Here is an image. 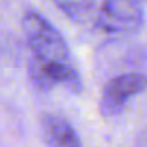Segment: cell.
<instances>
[{
	"mask_svg": "<svg viewBox=\"0 0 147 147\" xmlns=\"http://www.w3.org/2000/svg\"><path fill=\"white\" fill-rule=\"evenodd\" d=\"M22 27L27 41L36 57L48 62L68 63L70 51L67 43L45 18L36 13H26L22 19Z\"/></svg>",
	"mask_w": 147,
	"mask_h": 147,
	"instance_id": "cell-1",
	"label": "cell"
},
{
	"mask_svg": "<svg viewBox=\"0 0 147 147\" xmlns=\"http://www.w3.org/2000/svg\"><path fill=\"white\" fill-rule=\"evenodd\" d=\"M98 24L111 32H134L142 26V10L136 0H106Z\"/></svg>",
	"mask_w": 147,
	"mask_h": 147,
	"instance_id": "cell-2",
	"label": "cell"
},
{
	"mask_svg": "<svg viewBox=\"0 0 147 147\" xmlns=\"http://www.w3.org/2000/svg\"><path fill=\"white\" fill-rule=\"evenodd\" d=\"M29 74L33 84L41 90H49L55 84H65L71 90L81 89L79 74L70 63L48 62L33 55L29 63Z\"/></svg>",
	"mask_w": 147,
	"mask_h": 147,
	"instance_id": "cell-3",
	"label": "cell"
},
{
	"mask_svg": "<svg viewBox=\"0 0 147 147\" xmlns=\"http://www.w3.org/2000/svg\"><path fill=\"white\" fill-rule=\"evenodd\" d=\"M147 86V79L142 74L130 73L122 74L119 78H114L109 81L105 87L101 98V111L105 115L117 114L128 98L139 93L144 87Z\"/></svg>",
	"mask_w": 147,
	"mask_h": 147,
	"instance_id": "cell-4",
	"label": "cell"
},
{
	"mask_svg": "<svg viewBox=\"0 0 147 147\" xmlns=\"http://www.w3.org/2000/svg\"><path fill=\"white\" fill-rule=\"evenodd\" d=\"M41 130L49 147H81V139L67 119L55 114H45Z\"/></svg>",
	"mask_w": 147,
	"mask_h": 147,
	"instance_id": "cell-5",
	"label": "cell"
},
{
	"mask_svg": "<svg viewBox=\"0 0 147 147\" xmlns=\"http://www.w3.org/2000/svg\"><path fill=\"white\" fill-rule=\"evenodd\" d=\"M57 7L76 22H87L95 16V0H55Z\"/></svg>",
	"mask_w": 147,
	"mask_h": 147,
	"instance_id": "cell-6",
	"label": "cell"
}]
</instances>
